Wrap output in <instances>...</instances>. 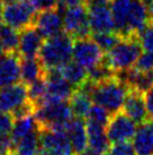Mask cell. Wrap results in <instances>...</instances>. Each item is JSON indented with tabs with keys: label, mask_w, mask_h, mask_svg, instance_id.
Wrapping results in <instances>:
<instances>
[{
	"label": "cell",
	"mask_w": 153,
	"mask_h": 155,
	"mask_svg": "<svg viewBox=\"0 0 153 155\" xmlns=\"http://www.w3.org/2000/svg\"><path fill=\"white\" fill-rule=\"evenodd\" d=\"M122 109L124 113H126L135 124L140 125L150 119L145 104L144 93L137 92L135 90L130 88Z\"/></svg>",
	"instance_id": "obj_17"
},
{
	"label": "cell",
	"mask_w": 153,
	"mask_h": 155,
	"mask_svg": "<svg viewBox=\"0 0 153 155\" xmlns=\"http://www.w3.org/2000/svg\"><path fill=\"white\" fill-rule=\"evenodd\" d=\"M65 133L68 135L69 140L72 145V148L76 154L87 150L88 146V137H87V128H86L85 119L82 118H72L65 128Z\"/></svg>",
	"instance_id": "obj_20"
},
{
	"label": "cell",
	"mask_w": 153,
	"mask_h": 155,
	"mask_svg": "<svg viewBox=\"0 0 153 155\" xmlns=\"http://www.w3.org/2000/svg\"><path fill=\"white\" fill-rule=\"evenodd\" d=\"M135 131L136 124L123 111L113 113L106 125L107 137L111 144L131 142Z\"/></svg>",
	"instance_id": "obj_11"
},
{
	"label": "cell",
	"mask_w": 153,
	"mask_h": 155,
	"mask_svg": "<svg viewBox=\"0 0 153 155\" xmlns=\"http://www.w3.org/2000/svg\"><path fill=\"white\" fill-rule=\"evenodd\" d=\"M60 73L62 74L67 81L76 88L81 87L88 79V70L80 66L74 60H70L59 68Z\"/></svg>",
	"instance_id": "obj_23"
},
{
	"label": "cell",
	"mask_w": 153,
	"mask_h": 155,
	"mask_svg": "<svg viewBox=\"0 0 153 155\" xmlns=\"http://www.w3.org/2000/svg\"><path fill=\"white\" fill-rule=\"evenodd\" d=\"M8 155H15V154H14V153H10V154H8Z\"/></svg>",
	"instance_id": "obj_46"
},
{
	"label": "cell",
	"mask_w": 153,
	"mask_h": 155,
	"mask_svg": "<svg viewBox=\"0 0 153 155\" xmlns=\"http://www.w3.org/2000/svg\"><path fill=\"white\" fill-rule=\"evenodd\" d=\"M111 116V112L107 111L104 107L98 105V104H92L89 110V113L87 116V120H91L94 121V122H97L99 125H102L106 127V125L109 121Z\"/></svg>",
	"instance_id": "obj_30"
},
{
	"label": "cell",
	"mask_w": 153,
	"mask_h": 155,
	"mask_svg": "<svg viewBox=\"0 0 153 155\" xmlns=\"http://www.w3.org/2000/svg\"><path fill=\"white\" fill-rule=\"evenodd\" d=\"M38 128V125L36 120H35L34 116H28L21 119H17L14 122L13 130L10 133V136L13 138L15 145L17 144L21 138H24L25 136H27L28 134H30L32 131H34L35 129Z\"/></svg>",
	"instance_id": "obj_27"
},
{
	"label": "cell",
	"mask_w": 153,
	"mask_h": 155,
	"mask_svg": "<svg viewBox=\"0 0 153 155\" xmlns=\"http://www.w3.org/2000/svg\"><path fill=\"white\" fill-rule=\"evenodd\" d=\"M144 99H145L146 110H148L150 119L153 120V86L144 93Z\"/></svg>",
	"instance_id": "obj_38"
},
{
	"label": "cell",
	"mask_w": 153,
	"mask_h": 155,
	"mask_svg": "<svg viewBox=\"0 0 153 155\" xmlns=\"http://www.w3.org/2000/svg\"><path fill=\"white\" fill-rule=\"evenodd\" d=\"M37 10L30 0L10 1L4 5L2 21L14 28L20 31L34 25Z\"/></svg>",
	"instance_id": "obj_6"
},
{
	"label": "cell",
	"mask_w": 153,
	"mask_h": 155,
	"mask_svg": "<svg viewBox=\"0 0 153 155\" xmlns=\"http://www.w3.org/2000/svg\"><path fill=\"white\" fill-rule=\"evenodd\" d=\"M86 128L89 147L94 151L105 154L111 146V142L107 137L106 127L91 120H87Z\"/></svg>",
	"instance_id": "obj_21"
},
{
	"label": "cell",
	"mask_w": 153,
	"mask_h": 155,
	"mask_svg": "<svg viewBox=\"0 0 153 155\" xmlns=\"http://www.w3.org/2000/svg\"><path fill=\"white\" fill-rule=\"evenodd\" d=\"M133 67L142 71H153V52H141L140 57L137 58Z\"/></svg>",
	"instance_id": "obj_34"
},
{
	"label": "cell",
	"mask_w": 153,
	"mask_h": 155,
	"mask_svg": "<svg viewBox=\"0 0 153 155\" xmlns=\"http://www.w3.org/2000/svg\"><path fill=\"white\" fill-rule=\"evenodd\" d=\"M45 71L46 69L44 68L38 57L20 58V81L26 85L45 76Z\"/></svg>",
	"instance_id": "obj_22"
},
{
	"label": "cell",
	"mask_w": 153,
	"mask_h": 155,
	"mask_svg": "<svg viewBox=\"0 0 153 155\" xmlns=\"http://www.w3.org/2000/svg\"><path fill=\"white\" fill-rule=\"evenodd\" d=\"M44 38L39 34L35 26H28L20 30L19 33V45H18V54L20 58H35L38 56L41 50Z\"/></svg>",
	"instance_id": "obj_15"
},
{
	"label": "cell",
	"mask_w": 153,
	"mask_h": 155,
	"mask_svg": "<svg viewBox=\"0 0 153 155\" xmlns=\"http://www.w3.org/2000/svg\"><path fill=\"white\" fill-rule=\"evenodd\" d=\"M47 91L45 97L58 101H69L76 91V87L62 76L59 68H50L45 71Z\"/></svg>",
	"instance_id": "obj_13"
},
{
	"label": "cell",
	"mask_w": 153,
	"mask_h": 155,
	"mask_svg": "<svg viewBox=\"0 0 153 155\" xmlns=\"http://www.w3.org/2000/svg\"><path fill=\"white\" fill-rule=\"evenodd\" d=\"M76 155H102V154L99 153V152H96V151H94V150L89 148V150H86V151L81 152V153H79V154H76Z\"/></svg>",
	"instance_id": "obj_40"
},
{
	"label": "cell",
	"mask_w": 153,
	"mask_h": 155,
	"mask_svg": "<svg viewBox=\"0 0 153 155\" xmlns=\"http://www.w3.org/2000/svg\"><path fill=\"white\" fill-rule=\"evenodd\" d=\"M41 138H39V128L35 129L27 136L21 138L15 146V155H36L39 150Z\"/></svg>",
	"instance_id": "obj_25"
},
{
	"label": "cell",
	"mask_w": 153,
	"mask_h": 155,
	"mask_svg": "<svg viewBox=\"0 0 153 155\" xmlns=\"http://www.w3.org/2000/svg\"><path fill=\"white\" fill-rule=\"evenodd\" d=\"M36 155H51V154H50L45 148H43V147L41 146L39 147V150L37 151V153H36Z\"/></svg>",
	"instance_id": "obj_42"
},
{
	"label": "cell",
	"mask_w": 153,
	"mask_h": 155,
	"mask_svg": "<svg viewBox=\"0 0 153 155\" xmlns=\"http://www.w3.org/2000/svg\"><path fill=\"white\" fill-rule=\"evenodd\" d=\"M39 138L41 146L45 148L51 155L76 154L65 130L43 128L39 129Z\"/></svg>",
	"instance_id": "obj_12"
},
{
	"label": "cell",
	"mask_w": 153,
	"mask_h": 155,
	"mask_svg": "<svg viewBox=\"0 0 153 155\" xmlns=\"http://www.w3.org/2000/svg\"><path fill=\"white\" fill-rule=\"evenodd\" d=\"M28 99L27 85L23 82L0 88V111L11 112Z\"/></svg>",
	"instance_id": "obj_16"
},
{
	"label": "cell",
	"mask_w": 153,
	"mask_h": 155,
	"mask_svg": "<svg viewBox=\"0 0 153 155\" xmlns=\"http://www.w3.org/2000/svg\"><path fill=\"white\" fill-rule=\"evenodd\" d=\"M0 43L5 52H17L19 45L18 30L6 23H0Z\"/></svg>",
	"instance_id": "obj_26"
},
{
	"label": "cell",
	"mask_w": 153,
	"mask_h": 155,
	"mask_svg": "<svg viewBox=\"0 0 153 155\" xmlns=\"http://www.w3.org/2000/svg\"><path fill=\"white\" fill-rule=\"evenodd\" d=\"M73 116L76 118H87L89 110L92 105V100L90 95L82 88H76L69 100Z\"/></svg>",
	"instance_id": "obj_24"
},
{
	"label": "cell",
	"mask_w": 153,
	"mask_h": 155,
	"mask_svg": "<svg viewBox=\"0 0 153 155\" xmlns=\"http://www.w3.org/2000/svg\"><path fill=\"white\" fill-rule=\"evenodd\" d=\"M35 108H36V105H35L30 100L27 99L25 102H23L21 104L18 105L17 108L14 109L10 113H11V116H13L14 119L17 120V119H21V118H25V117L34 114Z\"/></svg>",
	"instance_id": "obj_32"
},
{
	"label": "cell",
	"mask_w": 153,
	"mask_h": 155,
	"mask_svg": "<svg viewBox=\"0 0 153 155\" xmlns=\"http://www.w3.org/2000/svg\"><path fill=\"white\" fill-rule=\"evenodd\" d=\"M115 32L120 38L137 36L151 22L145 0H109Z\"/></svg>",
	"instance_id": "obj_1"
},
{
	"label": "cell",
	"mask_w": 153,
	"mask_h": 155,
	"mask_svg": "<svg viewBox=\"0 0 153 155\" xmlns=\"http://www.w3.org/2000/svg\"><path fill=\"white\" fill-rule=\"evenodd\" d=\"M137 39L140 42L141 47L144 51H151L153 52V21L145 26L144 28L139 32Z\"/></svg>",
	"instance_id": "obj_31"
},
{
	"label": "cell",
	"mask_w": 153,
	"mask_h": 155,
	"mask_svg": "<svg viewBox=\"0 0 153 155\" xmlns=\"http://www.w3.org/2000/svg\"><path fill=\"white\" fill-rule=\"evenodd\" d=\"M14 122H15V119L13 118L11 113L0 111V136L9 135L11 133Z\"/></svg>",
	"instance_id": "obj_35"
},
{
	"label": "cell",
	"mask_w": 153,
	"mask_h": 155,
	"mask_svg": "<svg viewBox=\"0 0 153 155\" xmlns=\"http://www.w3.org/2000/svg\"><path fill=\"white\" fill-rule=\"evenodd\" d=\"M142 50L137 36L120 38L109 51L104 53L102 61L116 74L125 71L134 66Z\"/></svg>",
	"instance_id": "obj_5"
},
{
	"label": "cell",
	"mask_w": 153,
	"mask_h": 155,
	"mask_svg": "<svg viewBox=\"0 0 153 155\" xmlns=\"http://www.w3.org/2000/svg\"><path fill=\"white\" fill-rule=\"evenodd\" d=\"M15 143L10 135L0 136V155H8L15 151Z\"/></svg>",
	"instance_id": "obj_36"
},
{
	"label": "cell",
	"mask_w": 153,
	"mask_h": 155,
	"mask_svg": "<svg viewBox=\"0 0 153 155\" xmlns=\"http://www.w3.org/2000/svg\"><path fill=\"white\" fill-rule=\"evenodd\" d=\"M91 38L95 40V42L99 45L104 53H106L117 43L120 39L118 33H116L115 31L111 32H100V33H92Z\"/></svg>",
	"instance_id": "obj_29"
},
{
	"label": "cell",
	"mask_w": 153,
	"mask_h": 155,
	"mask_svg": "<svg viewBox=\"0 0 153 155\" xmlns=\"http://www.w3.org/2000/svg\"><path fill=\"white\" fill-rule=\"evenodd\" d=\"M148 7H149V12H150L151 19L153 21V0H149V2H148Z\"/></svg>",
	"instance_id": "obj_41"
},
{
	"label": "cell",
	"mask_w": 153,
	"mask_h": 155,
	"mask_svg": "<svg viewBox=\"0 0 153 155\" xmlns=\"http://www.w3.org/2000/svg\"><path fill=\"white\" fill-rule=\"evenodd\" d=\"M34 118L39 129L65 130L68 124L73 118L69 101H58L44 97L35 108Z\"/></svg>",
	"instance_id": "obj_3"
},
{
	"label": "cell",
	"mask_w": 153,
	"mask_h": 155,
	"mask_svg": "<svg viewBox=\"0 0 153 155\" xmlns=\"http://www.w3.org/2000/svg\"><path fill=\"white\" fill-rule=\"evenodd\" d=\"M72 49L73 39L63 31L45 40L37 57L45 69L60 68L71 60Z\"/></svg>",
	"instance_id": "obj_4"
},
{
	"label": "cell",
	"mask_w": 153,
	"mask_h": 155,
	"mask_svg": "<svg viewBox=\"0 0 153 155\" xmlns=\"http://www.w3.org/2000/svg\"><path fill=\"white\" fill-rule=\"evenodd\" d=\"M105 155H136L133 145L130 142L115 143L107 150Z\"/></svg>",
	"instance_id": "obj_33"
},
{
	"label": "cell",
	"mask_w": 153,
	"mask_h": 155,
	"mask_svg": "<svg viewBox=\"0 0 153 155\" xmlns=\"http://www.w3.org/2000/svg\"><path fill=\"white\" fill-rule=\"evenodd\" d=\"M2 1H4V4L5 2L7 4V2H10V1H18V0H2Z\"/></svg>",
	"instance_id": "obj_45"
},
{
	"label": "cell",
	"mask_w": 153,
	"mask_h": 155,
	"mask_svg": "<svg viewBox=\"0 0 153 155\" xmlns=\"http://www.w3.org/2000/svg\"><path fill=\"white\" fill-rule=\"evenodd\" d=\"M20 79V57L18 52H4L0 56V88Z\"/></svg>",
	"instance_id": "obj_14"
},
{
	"label": "cell",
	"mask_w": 153,
	"mask_h": 155,
	"mask_svg": "<svg viewBox=\"0 0 153 155\" xmlns=\"http://www.w3.org/2000/svg\"><path fill=\"white\" fill-rule=\"evenodd\" d=\"M63 31L73 40L91 36L92 33L86 5L65 7L63 12Z\"/></svg>",
	"instance_id": "obj_7"
},
{
	"label": "cell",
	"mask_w": 153,
	"mask_h": 155,
	"mask_svg": "<svg viewBox=\"0 0 153 155\" xmlns=\"http://www.w3.org/2000/svg\"><path fill=\"white\" fill-rule=\"evenodd\" d=\"M79 88L86 91L95 104L104 107L111 114L122 110L130 91L128 85L117 74L98 83L87 79Z\"/></svg>",
	"instance_id": "obj_2"
},
{
	"label": "cell",
	"mask_w": 153,
	"mask_h": 155,
	"mask_svg": "<svg viewBox=\"0 0 153 155\" xmlns=\"http://www.w3.org/2000/svg\"><path fill=\"white\" fill-rule=\"evenodd\" d=\"M30 1L37 12L56 8L60 2V0H30Z\"/></svg>",
	"instance_id": "obj_37"
},
{
	"label": "cell",
	"mask_w": 153,
	"mask_h": 155,
	"mask_svg": "<svg viewBox=\"0 0 153 155\" xmlns=\"http://www.w3.org/2000/svg\"><path fill=\"white\" fill-rule=\"evenodd\" d=\"M119 77L128 85L131 90L145 93L153 86V71H142L134 67L125 71L117 73Z\"/></svg>",
	"instance_id": "obj_19"
},
{
	"label": "cell",
	"mask_w": 153,
	"mask_h": 155,
	"mask_svg": "<svg viewBox=\"0 0 153 155\" xmlns=\"http://www.w3.org/2000/svg\"><path fill=\"white\" fill-rule=\"evenodd\" d=\"M2 10H4V1L0 0V22L2 19Z\"/></svg>",
	"instance_id": "obj_43"
},
{
	"label": "cell",
	"mask_w": 153,
	"mask_h": 155,
	"mask_svg": "<svg viewBox=\"0 0 153 155\" xmlns=\"http://www.w3.org/2000/svg\"><path fill=\"white\" fill-rule=\"evenodd\" d=\"M86 7L91 33L115 31L109 0H87Z\"/></svg>",
	"instance_id": "obj_8"
},
{
	"label": "cell",
	"mask_w": 153,
	"mask_h": 155,
	"mask_svg": "<svg viewBox=\"0 0 153 155\" xmlns=\"http://www.w3.org/2000/svg\"><path fill=\"white\" fill-rule=\"evenodd\" d=\"M64 8V4L60 1L56 8L37 12L35 16L34 26L45 40L63 32Z\"/></svg>",
	"instance_id": "obj_10"
},
{
	"label": "cell",
	"mask_w": 153,
	"mask_h": 155,
	"mask_svg": "<svg viewBox=\"0 0 153 155\" xmlns=\"http://www.w3.org/2000/svg\"><path fill=\"white\" fill-rule=\"evenodd\" d=\"M47 91V84H46V77L38 78L34 82L27 85V95H28V100H30L35 105L42 102V100L45 97Z\"/></svg>",
	"instance_id": "obj_28"
},
{
	"label": "cell",
	"mask_w": 153,
	"mask_h": 155,
	"mask_svg": "<svg viewBox=\"0 0 153 155\" xmlns=\"http://www.w3.org/2000/svg\"><path fill=\"white\" fill-rule=\"evenodd\" d=\"M4 52H5L4 51V48H2V45H1V43H0V56H1Z\"/></svg>",
	"instance_id": "obj_44"
},
{
	"label": "cell",
	"mask_w": 153,
	"mask_h": 155,
	"mask_svg": "<svg viewBox=\"0 0 153 155\" xmlns=\"http://www.w3.org/2000/svg\"><path fill=\"white\" fill-rule=\"evenodd\" d=\"M73 60L87 70L100 64L104 58V51L99 48L91 36L73 40Z\"/></svg>",
	"instance_id": "obj_9"
},
{
	"label": "cell",
	"mask_w": 153,
	"mask_h": 155,
	"mask_svg": "<svg viewBox=\"0 0 153 155\" xmlns=\"http://www.w3.org/2000/svg\"><path fill=\"white\" fill-rule=\"evenodd\" d=\"M65 7H73V6H80L86 5L87 0H61Z\"/></svg>",
	"instance_id": "obj_39"
},
{
	"label": "cell",
	"mask_w": 153,
	"mask_h": 155,
	"mask_svg": "<svg viewBox=\"0 0 153 155\" xmlns=\"http://www.w3.org/2000/svg\"><path fill=\"white\" fill-rule=\"evenodd\" d=\"M133 148L136 155H153V120L144 121L136 128L133 137Z\"/></svg>",
	"instance_id": "obj_18"
}]
</instances>
